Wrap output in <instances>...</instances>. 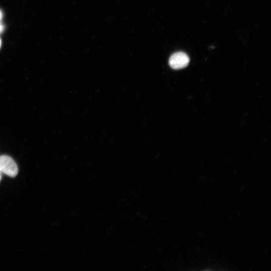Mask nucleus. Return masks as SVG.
<instances>
[{
    "label": "nucleus",
    "mask_w": 271,
    "mask_h": 271,
    "mask_svg": "<svg viewBox=\"0 0 271 271\" xmlns=\"http://www.w3.org/2000/svg\"><path fill=\"white\" fill-rule=\"evenodd\" d=\"M0 172L10 177L14 178L18 173L17 165L14 160L8 156H0Z\"/></svg>",
    "instance_id": "obj_1"
},
{
    "label": "nucleus",
    "mask_w": 271,
    "mask_h": 271,
    "mask_svg": "<svg viewBox=\"0 0 271 271\" xmlns=\"http://www.w3.org/2000/svg\"><path fill=\"white\" fill-rule=\"evenodd\" d=\"M189 58L185 53L179 52L173 54L169 60V65L174 70L186 67L189 63Z\"/></svg>",
    "instance_id": "obj_2"
},
{
    "label": "nucleus",
    "mask_w": 271,
    "mask_h": 271,
    "mask_svg": "<svg viewBox=\"0 0 271 271\" xmlns=\"http://www.w3.org/2000/svg\"><path fill=\"white\" fill-rule=\"evenodd\" d=\"M2 13L1 11H0V32H1L3 30V26L1 22L2 19Z\"/></svg>",
    "instance_id": "obj_3"
},
{
    "label": "nucleus",
    "mask_w": 271,
    "mask_h": 271,
    "mask_svg": "<svg viewBox=\"0 0 271 271\" xmlns=\"http://www.w3.org/2000/svg\"><path fill=\"white\" fill-rule=\"evenodd\" d=\"M2 45V42L1 39H0V47H1Z\"/></svg>",
    "instance_id": "obj_4"
},
{
    "label": "nucleus",
    "mask_w": 271,
    "mask_h": 271,
    "mask_svg": "<svg viewBox=\"0 0 271 271\" xmlns=\"http://www.w3.org/2000/svg\"><path fill=\"white\" fill-rule=\"evenodd\" d=\"M1 180V173L0 172V181Z\"/></svg>",
    "instance_id": "obj_5"
}]
</instances>
